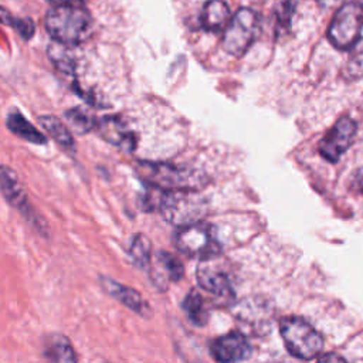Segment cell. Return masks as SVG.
Listing matches in <instances>:
<instances>
[{"label":"cell","instance_id":"1","mask_svg":"<svg viewBox=\"0 0 363 363\" xmlns=\"http://www.w3.org/2000/svg\"><path fill=\"white\" fill-rule=\"evenodd\" d=\"M44 24L54 41L68 45L88 40L94 27L91 13L79 3L55 4L47 11Z\"/></svg>","mask_w":363,"mask_h":363},{"label":"cell","instance_id":"2","mask_svg":"<svg viewBox=\"0 0 363 363\" xmlns=\"http://www.w3.org/2000/svg\"><path fill=\"white\" fill-rule=\"evenodd\" d=\"M156 208L163 218L176 227L187 225L206 214L207 203L199 194V190H162L159 193Z\"/></svg>","mask_w":363,"mask_h":363},{"label":"cell","instance_id":"3","mask_svg":"<svg viewBox=\"0 0 363 363\" xmlns=\"http://www.w3.org/2000/svg\"><path fill=\"white\" fill-rule=\"evenodd\" d=\"M139 173L146 183L162 190H199L207 184V177L201 172L169 163L143 162Z\"/></svg>","mask_w":363,"mask_h":363},{"label":"cell","instance_id":"4","mask_svg":"<svg viewBox=\"0 0 363 363\" xmlns=\"http://www.w3.org/2000/svg\"><path fill=\"white\" fill-rule=\"evenodd\" d=\"M279 332L286 350L301 360L315 359L323 347L320 333L298 316H286L279 322Z\"/></svg>","mask_w":363,"mask_h":363},{"label":"cell","instance_id":"5","mask_svg":"<svg viewBox=\"0 0 363 363\" xmlns=\"http://www.w3.org/2000/svg\"><path fill=\"white\" fill-rule=\"evenodd\" d=\"M173 241L180 252L200 259L216 258L221 252L216 228L203 221L177 227Z\"/></svg>","mask_w":363,"mask_h":363},{"label":"cell","instance_id":"6","mask_svg":"<svg viewBox=\"0 0 363 363\" xmlns=\"http://www.w3.org/2000/svg\"><path fill=\"white\" fill-rule=\"evenodd\" d=\"M259 33L258 14L247 7L240 9L224 28L223 48L234 55L241 57L251 47Z\"/></svg>","mask_w":363,"mask_h":363},{"label":"cell","instance_id":"7","mask_svg":"<svg viewBox=\"0 0 363 363\" xmlns=\"http://www.w3.org/2000/svg\"><path fill=\"white\" fill-rule=\"evenodd\" d=\"M363 28V7L360 3H346L333 16L328 38L337 50H349L359 38Z\"/></svg>","mask_w":363,"mask_h":363},{"label":"cell","instance_id":"8","mask_svg":"<svg viewBox=\"0 0 363 363\" xmlns=\"http://www.w3.org/2000/svg\"><path fill=\"white\" fill-rule=\"evenodd\" d=\"M357 132L356 122L349 116H342L336 121L332 129L320 139L318 145L319 155L330 162L336 163L340 156L349 149Z\"/></svg>","mask_w":363,"mask_h":363},{"label":"cell","instance_id":"9","mask_svg":"<svg viewBox=\"0 0 363 363\" xmlns=\"http://www.w3.org/2000/svg\"><path fill=\"white\" fill-rule=\"evenodd\" d=\"M0 190L4 196V199L14 207L17 208L30 223H35V225H40L38 217L34 214L30 201L27 199V194L18 180V176L16 172L6 166L0 164Z\"/></svg>","mask_w":363,"mask_h":363},{"label":"cell","instance_id":"10","mask_svg":"<svg viewBox=\"0 0 363 363\" xmlns=\"http://www.w3.org/2000/svg\"><path fill=\"white\" fill-rule=\"evenodd\" d=\"M210 352L217 362H241L251 354V345L241 332H230L214 339L210 345Z\"/></svg>","mask_w":363,"mask_h":363},{"label":"cell","instance_id":"11","mask_svg":"<svg viewBox=\"0 0 363 363\" xmlns=\"http://www.w3.org/2000/svg\"><path fill=\"white\" fill-rule=\"evenodd\" d=\"M196 278L199 285L208 294L218 298L233 296V285L230 277L220 267L210 262V258L201 259L197 267Z\"/></svg>","mask_w":363,"mask_h":363},{"label":"cell","instance_id":"12","mask_svg":"<svg viewBox=\"0 0 363 363\" xmlns=\"http://www.w3.org/2000/svg\"><path fill=\"white\" fill-rule=\"evenodd\" d=\"M99 135L109 143L132 152L136 147V135L119 116H105L96 122Z\"/></svg>","mask_w":363,"mask_h":363},{"label":"cell","instance_id":"13","mask_svg":"<svg viewBox=\"0 0 363 363\" xmlns=\"http://www.w3.org/2000/svg\"><path fill=\"white\" fill-rule=\"evenodd\" d=\"M101 286L105 289V292H108L112 298H115L116 301H119L121 303H123L126 308L132 309L133 312L139 313L140 316H150L152 315V309L149 306V303L146 302V299L133 288L126 286L112 278L108 277H101Z\"/></svg>","mask_w":363,"mask_h":363},{"label":"cell","instance_id":"14","mask_svg":"<svg viewBox=\"0 0 363 363\" xmlns=\"http://www.w3.org/2000/svg\"><path fill=\"white\" fill-rule=\"evenodd\" d=\"M156 267L152 269V281L160 289H166L167 282H177L184 274L183 264L170 252L160 251L156 254Z\"/></svg>","mask_w":363,"mask_h":363},{"label":"cell","instance_id":"15","mask_svg":"<svg viewBox=\"0 0 363 363\" xmlns=\"http://www.w3.org/2000/svg\"><path fill=\"white\" fill-rule=\"evenodd\" d=\"M230 9L224 0H208L201 11V26L208 31H220L230 23Z\"/></svg>","mask_w":363,"mask_h":363},{"label":"cell","instance_id":"16","mask_svg":"<svg viewBox=\"0 0 363 363\" xmlns=\"http://www.w3.org/2000/svg\"><path fill=\"white\" fill-rule=\"evenodd\" d=\"M38 122L41 128L55 140V143L60 147H62L69 153L75 152V140L72 138L71 130L57 116L43 115V116H38Z\"/></svg>","mask_w":363,"mask_h":363},{"label":"cell","instance_id":"17","mask_svg":"<svg viewBox=\"0 0 363 363\" xmlns=\"http://www.w3.org/2000/svg\"><path fill=\"white\" fill-rule=\"evenodd\" d=\"M7 128L17 135L18 138L31 142V143H37V145H43L47 142V138L34 126L31 125L18 111H14L11 113H9L7 116Z\"/></svg>","mask_w":363,"mask_h":363},{"label":"cell","instance_id":"18","mask_svg":"<svg viewBox=\"0 0 363 363\" xmlns=\"http://www.w3.org/2000/svg\"><path fill=\"white\" fill-rule=\"evenodd\" d=\"M44 354L51 362H77V354L69 340L62 335H51L45 343Z\"/></svg>","mask_w":363,"mask_h":363},{"label":"cell","instance_id":"19","mask_svg":"<svg viewBox=\"0 0 363 363\" xmlns=\"http://www.w3.org/2000/svg\"><path fill=\"white\" fill-rule=\"evenodd\" d=\"M187 319L194 323L196 326H203L206 325L207 319H208V309L206 306V302H204V298L199 294V291L196 289H191L184 301H183V305H182Z\"/></svg>","mask_w":363,"mask_h":363},{"label":"cell","instance_id":"20","mask_svg":"<svg viewBox=\"0 0 363 363\" xmlns=\"http://www.w3.org/2000/svg\"><path fill=\"white\" fill-rule=\"evenodd\" d=\"M71 45L54 41L48 47V57L51 62L64 74H74L75 71V60L69 50Z\"/></svg>","mask_w":363,"mask_h":363},{"label":"cell","instance_id":"21","mask_svg":"<svg viewBox=\"0 0 363 363\" xmlns=\"http://www.w3.org/2000/svg\"><path fill=\"white\" fill-rule=\"evenodd\" d=\"M129 255L139 267H146L152 261V244L145 234H135L129 245Z\"/></svg>","mask_w":363,"mask_h":363},{"label":"cell","instance_id":"22","mask_svg":"<svg viewBox=\"0 0 363 363\" xmlns=\"http://www.w3.org/2000/svg\"><path fill=\"white\" fill-rule=\"evenodd\" d=\"M65 119H67L69 128L78 135L88 133L94 128H96V121L94 119V116L81 108H72V109L67 111Z\"/></svg>","mask_w":363,"mask_h":363},{"label":"cell","instance_id":"23","mask_svg":"<svg viewBox=\"0 0 363 363\" xmlns=\"http://www.w3.org/2000/svg\"><path fill=\"white\" fill-rule=\"evenodd\" d=\"M343 75L347 79L363 77V38H359L352 47L349 58L343 67Z\"/></svg>","mask_w":363,"mask_h":363},{"label":"cell","instance_id":"24","mask_svg":"<svg viewBox=\"0 0 363 363\" xmlns=\"http://www.w3.org/2000/svg\"><path fill=\"white\" fill-rule=\"evenodd\" d=\"M14 28L20 33L21 37H24L26 40L31 38L34 34V24L30 18H17Z\"/></svg>","mask_w":363,"mask_h":363},{"label":"cell","instance_id":"25","mask_svg":"<svg viewBox=\"0 0 363 363\" xmlns=\"http://www.w3.org/2000/svg\"><path fill=\"white\" fill-rule=\"evenodd\" d=\"M352 189L363 196V167H360L352 177Z\"/></svg>","mask_w":363,"mask_h":363},{"label":"cell","instance_id":"26","mask_svg":"<svg viewBox=\"0 0 363 363\" xmlns=\"http://www.w3.org/2000/svg\"><path fill=\"white\" fill-rule=\"evenodd\" d=\"M16 18L10 14V11H7L6 9H3L1 6H0V23H3V24H9V26H16Z\"/></svg>","mask_w":363,"mask_h":363},{"label":"cell","instance_id":"27","mask_svg":"<svg viewBox=\"0 0 363 363\" xmlns=\"http://www.w3.org/2000/svg\"><path fill=\"white\" fill-rule=\"evenodd\" d=\"M319 360H343V357L336 354H325V356H320Z\"/></svg>","mask_w":363,"mask_h":363},{"label":"cell","instance_id":"28","mask_svg":"<svg viewBox=\"0 0 363 363\" xmlns=\"http://www.w3.org/2000/svg\"><path fill=\"white\" fill-rule=\"evenodd\" d=\"M54 4H64V3H79L81 0H48Z\"/></svg>","mask_w":363,"mask_h":363},{"label":"cell","instance_id":"29","mask_svg":"<svg viewBox=\"0 0 363 363\" xmlns=\"http://www.w3.org/2000/svg\"><path fill=\"white\" fill-rule=\"evenodd\" d=\"M319 1H320V3H322V4H329V6H330V4H333V3H336V1H337V0H319Z\"/></svg>","mask_w":363,"mask_h":363},{"label":"cell","instance_id":"30","mask_svg":"<svg viewBox=\"0 0 363 363\" xmlns=\"http://www.w3.org/2000/svg\"><path fill=\"white\" fill-rule=\"evenodd\" d=\"M359 3H360V6L363 7V0H359Z\"/></svg>","mask_w":363,"mask_h":363}]
</instances>
